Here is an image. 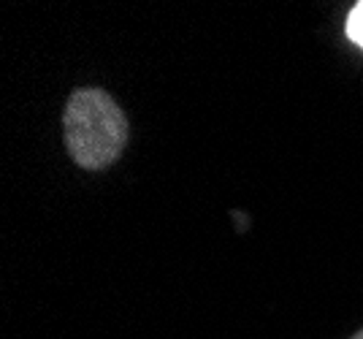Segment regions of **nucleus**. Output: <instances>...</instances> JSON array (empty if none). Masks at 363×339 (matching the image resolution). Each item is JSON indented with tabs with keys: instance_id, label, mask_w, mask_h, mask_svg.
<instances>
[{
	"instance_id": "f257e3e1",
	"label": "nucleus",
	"mask_w": 363,
	"mask_h": 339,
	"mask_svg": "<svg viewBox=\"0 0 363 339\" xmlns=\"http://www.w3.org/2000/svg\"><path fill=\"white\" fill-rule=\"evenodd\" d=\"M62 133L76 166L104 171L128 144V117L106 90L82 87L74 90L65 104Z\"/></svg>"
},
{
	"instance_id": "7ed1b4c3",
	"label": "nucleus",
	"mask_w": 363,
	"mask_h": 339,
	"mask_svg": "<svg viewBox=\"0 0 363 339\" xmlns=\"http://www.w3.org/2000/svg\"><path fill=\"white\" fill-rule=\"evenodd\" d=\"M352 339H363V328L358 331V334H352Z\"/></svg>"
},
{
	"instance_id": "f03ea898",
	"label": "nucleus",
	"mask_w": 363,
	"mask_h": 339,
	"mask_svg": "<svg viewBox=\"0 0 363 339\" xmlns=\"http://www.w3.org/2000/svg\"><path fill=\"white\" fill-rule=\"evenodd\" d=\"M347 35L350 41H355L363 49V0L352 6V11L347 16Z\"/></svg>"
}]
</instances>
